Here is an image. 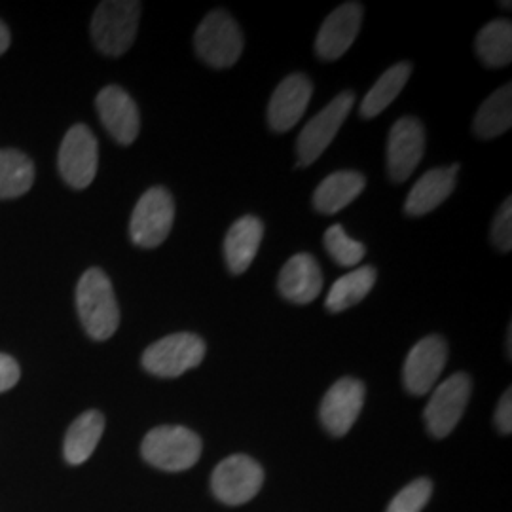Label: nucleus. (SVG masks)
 Listing matches in <instances>:
<instances>
[{"mask_svg":"<svg viewBox=\"0 0 512 512\" xmlns=\"http://www.w3.org/2000/svg\"><path fill=\"white\" fill-rule=\"evenodd\" d=\"M76 308L84 329L97 342L109 340L120 325V308L112 283L99 268H90L80 277L76 287Z\"/></svg>","mask_w":512,"mask_h":512,"instance_id":"f257e3e1","label":"nucleus"},{"mask_svg":"<svg viewBox=\"0 0 512 512\" xmlns=\"http://www.w3.org/2000/svg\"><path fill=\"white\" fill-rule=\"evenodd\" d=\"M141 18V2L107 0L101 2L92 19L93 44L101 54L120 57L133 46Z\"/></svg>","mask_w":512,"mask_h":512,"instance_id":"f03ea898","label":"nucleus"},{"mask_svg":"<svg viewBox=\"0 0 512 512\" xmlns=\"http://www.w3.org/2000/svg\"><path fill=\"white\" fill-rule=\"evenodd\" d=\"M143 458L164 471H186L202 456L200 437L179 425L156 427L143 440Z\"/></svg>","mask_w":512,"mask_h":512,"instance_id":"7ed1b4c3","label":"nucleus"},{"mask_svg":"<svg viewBox=\"0 0 512 512\" xmlns=\"http://www.w3.org/2000/svg\"><path fill=\"white\" fill-rule=\"evenodd\" d=\"M200 59L213 69H230L243 54V33L236 19L224 10L207 14L194 37Z\"/></svg>","mask_w":512,"mask_h":512,"instance_id":"20e7f679","label":"nucleus"},{"mask_svg":"<svg viewBox=\"0 0 512 512\" xmlns=\"http://www.w3.org/2000/svg\"><path fill=\"white\" fill-rule=\"evenodd\" d=\"M175 220V202L173 196L162 188L154 186L147 190L141 200L135 205L131 222H129V236L137 247L154 249L162 245Z\"/></svg>","mask_w":512,"mask_h":512,"instance_id":"39448f33","label":"nucleus"},{"mask_svg":"<svg viewBox=\"0 0 512 512\" xmlns=\"http://www.w3.org/2000/svg\"><path fill=\"white\" fill-rule=\"evenodd\" d=\"M205 342L192 332L169 334L154 342L143 355V366L158 378H177L202 365Z\"/></svg>","mask_w":512,"mask_h":512,"instance_id":"423d86ee","label":"nucleus"},{"mask_svg":"<svg viewBox=\"0 0 512 512\" xmlns=\"http://www.w3.org/2000/svg\"><path fill=\"white\" fill-rule=\"evenodd\" d=\"M353 103H355V93H340L325 109L311 118L296 141L298 167L313 164L329 148L340 128L344 126L349 112L353 109Z\"/></svg>","mask_w":512,"mask_h":512,"instance_id":"0eeeda50","label":"nucleus"},{"mask_svg":"<svg viewBox=\"0 0 512 512\" xmlns=\"http://www.w3.org/2000/svg\"><path fill=\"white\" fill-rule=\"evenodd\" d=\"M99 165V145L92 129L76 124L67 131L61 148L57 167L63 181L74 190H84L93 183Z\"/></svg>","mask_w":512,"mask_h":512,"instance_id":"6e6552de","label":"nucleus"},{"mask_svg":"<svg viewBox=\"0 0 512 512\" xmlns=\"http://www.w3.org/2000/svg\"><path fill=\"white\" fill-rule=\"evenodd\" d=\"M471 391H473V380L465 372L450 376L435 389L423 414L427 429L433 437L444 439L454 431V427L458 425L471 399Z\"/></svg>","mask_w":512,"mask_h":512,"instance_id":"1a4fd4ad","label":"nucleus"},{"mask_svg":"<svg viewBox=\"0 0 512 512\" xmlns=\"http://www.w3.org/2000/svg\"><path fill=\"white\" fill-rule=\"evenodd\" d=\"M425 152V129L414 116H404L393 124L387 139V173L393 183L408 181Z\"/></svg>","mask_w":512,"mask_h":512,"instance_id":"9d476101","label":"nucleus"},{"mask_svg":"<svg viewBox=\"0 0 512 512\" xmlns=\"http://www.w3.org/2000/svg\"><path fill=\"white\" fill-rule=\"evenodd\" d=\"M264 473L249 456L226 458L213 471V492L226 505H243L251 501L262 488Z\"/></svg>","mask_w":512,"mask_h":512,"instance_id":"9b49d317","label":"nucleus"},{"mask_svg":"<svg viewBox=\"0 0 512 512\" xmlns=\"http://www.w3.org/2000/svg\"><path fill=\"white\" fill-rule=\"evenodd\" d=\"M365 404V384L355 378H342L330 387L321 403V423L334 437H344L355 425Z\"/></svg>","mask_w":512,"mask_h":512,"instance_id":"f8f14e48","label":"nucleus"},{"mask_svg":"<svg viewBox=\"0 0 512 512\" xmlns=\"http://www.w3.org/2000/svg\"><path fill=\"white\" fill-rule=\"evenodd\" d=\"M448 348L440 336H427L410 349L404 361V387L412 395H425L437 384L446 366Z\"/></svg>","mask_w":512,"mask_h":512,"instance_id":"ddd939ff","label":"nucleus"},{"mask_svg":"<svg viewBox=\"0 0 512 512\" xmlns=\"http://www.w3.org/2000/svg\"><path fill=\"white\" fill-rule=\"evenodd\" d=\"M363 6L359 2H346L338 6L319 29L315 38V54L323 61H336L353 46L361 31Z\"/></svg>","mask_w":512,"mask_h":512,"instance_id":"4468645a","label":"nucleus"},{"mask_svg":"<svg viewBox=\"0 0 512 512\" xmlns=\"http://www.w3.org/2000/svg\"><path fill=\"white\" fill-rule=\"evenodd\" d=\"M95 107L103 126L118 145L128 147L137 139L141 129V116L135 101L126 90H122L120 86L103 88L95 99Z\"/></svg>","mask_w":512,"mask_h":512,"instance_id":"2eb2a0df","label":"nucleus"},{"mask_svg":"<svg viewBox=\"0 0 512 512\" xmlns=\"http://www.w3.org/2000/svg\"><path fill=\"white\" fill-rule=\"evenodd\" d=\"M313 84L306 74L287 76L277 88L268 105V124L277 133L293 129L310 105Z\"/></svg>","mask_w":512,"mask_h":512,"instance_id":"dca6fc26","label":"nucleus"},{"mask_svg":"<svg viewBox=\"0 0 512 512\" xmlns=\"http://www.w3.org/2000/svg\"><path fill=\"white\" fill-rule=\"evenodd\" d=\"M323 274L317 260L308 253H298L287 260L277 279L279 293L293 304H310L323 291Z\"/></svg>","mask_w":512,"mask_h":512,"instance_id":"f3484780","label":"nucleus"},{"mask_svg":"<svg viewBox=\"0 0 512 512\" xmlns=\"http://www.w3.org/2000/svg\"><path fill=\"white\" fill-rule=\"evenodd\" d=\"M459 164L450 167H437L427 171L414 188L410 190L404 211L410 217H423L435 211L440 203L444 202L456 188Z\"/></svg>","mask_w":512,"mask_h":512,"instance_id":"a211bd4d","label":"nucleus"},{"mask_svg":"<svg viewBox=\"0 0 512 512\" xmlns=\"http://www.w3.org/2000/svg\"><path fill=\"white\" fill-rule=\"evenodd\" d=\"M264 236L262 220L253 215L241 217L232 224L224 239V258L226 266L234 275L243 274L251 268L258 247Z\"/></svg>","mask_w":512,"mask_h":512,"instance_id":"6ab92c4d","label":"nucleus"},{"mask_svg":"<svg viewBox=\"0 0 512 512\" xmlns=\"http://www.w3.org/2000/svg\"><path fill=\"white\" fill-rule=\"evenodd\" d=\"M366 179L359 171H336L317 186L313 207L323 215H334L348 207L363 190Z\"/></svg>","mask_w":512,"mask_h":512,"instance_id":"aec40b11","label":"nucleus"},{"mask_svg":"<svg viewBox=\"0 0 512 512\" xmlns=\"http://www.w3.org/2000/svg\"><path fill=\"white\" fill-rule=\"evenodd\" d=\"M105 431V418L101 412L90 410L73 421L65 437V459L71 465H80L90 458Z\"/></svg>","mask_w":512,"mask_h":512,"instance_id":"412c9836","label":"nucleus"},{"mask_svg":"<svg viewBox=\"0 0 512 512\" xmlns=\"http://www.w3.org/2000/svg\"><path fill=\"white\" fill-rule=\"evenodd\" d=\"M412 71H414V67L408 61L397 63L391 69H387L378 78V82L372 86V90L366 93V97L361 103V109H359L361 116L370 120V118H376L378 114H382L397 99V95L403 92L406 82L412 76Z\"/></svg>","mask_w":512,"mask_h":512,"instance_id":"4be33fe9","label":"nucleus"},{"mask_svg":"<svg viewBox=\"0 0 512 512\" xmlns=\"http://www.w3.org/2000/svg\"><path fill=\"white\" fill-rule=\"evenodd\" d=\"M476 54L486 67L501 69L512 61V23L495 19L486 23L475 42Z\"/></svg>","mask_w":512,"mask_h":512,"instance_id":"5701e85b","label":"nucleus"},{"mask_svg":"<svg viewBox=\"0 0 512 512\" xmlns=\"http://www.w3.org/2000/svg\"><path fill=\"white\" fill-rule=\"evenodd\" d=\"M378 279V272L372 266H361L355 268L348 275L340 277L327 296V310L330 313H340L348 308H353L355 304H359L361 300H365L368 293L372 291L374 283Z\"/></svg>","mask_w":512,"mask_h":512,"instance_id":"b1692460","label":"nucleus"},{"mask_svg":"<svg viewBox=\"0 0 512 512\" xmlns=\"http://www.w3.org/2000/svg\"><path fill=\"white\" fill-rule=\"evenodd\" d=\"M512 88L511 84L495 90L478 109L475 118V133L480 139H495L511 129Z\"/></svg>","mask_w":512,"mask_h":512,"instance_id":"393cba45","label":"nucleus"},{"mask_svg":"<svg viewBox=\"0 0 512 512\" xmlns=\"http://www.w3.org/2000/svg\"><path fill=\"white\" fill-rule=\"evenodd\" d=\"M35 183L33 162L19 150H0V200L19 198Z\"/></svg>","mask_w":512,"mask_h":512,"instance_id":"a878e982","label":"nucleus"},{"mask_svg":"<svg viewBox=\"0 0 512 512\" xmlns=\"http://www.w3.org/2000/svg\"><path fill=\"white\" fill-rule=\"evenodd\" d=\"M325 249L330 258L342 266V268H353L357 266L366 255V247L361 241L349 238L346 230L340 224L330 226L325 232Z\"/></svg>","mask_w":512,"mask_h":512,"instance_id":"bb28decb","label":"nucleus"},{"mask_svg":"<svg viewBox=\"0 0 512 512\" xmlns=\"http://www.w3.org/2000/svg\"><path fill=\"white\" fill-rule=\"evenodd\" d=\"M431 492H433L431 480L427 478L414 480L412 484H408L404 490L395 495L387 512H421V509L427 505Z\"/></svg>","mask_w":512,"mask_h":512,"instance_id":"cd10ccee","label":"nucleus"},{"mask_svg":"<svg viewBox=\"0 0 512 512\" xmlns=\"http://www.w3.org/2000/svg\"><path fill=\"white\" fill-rule=\"evenodd\" d=\"M492 243L501 251L509 253L512 247V200L507 198L501 205L492 224Z\"/></svg>","mask_w":512,"mask_h":512,"instance_id":"c85d7f7f","label":"nucleus"},{"mask_svg":"<svg viewBox=\"0 0 512 512\" xmlns=\"http://www.w3.org/2000/svg\"><path fill=\"white\" fill-rule=\"evenodd\" d=\"M19 382V365L10 357L0 353V393L12 389Z\"/></svg>","mask_w":512,"mask_h":512,"instance_id":"c756f323","label":"nucleus"},{"mask_svg":"<svg viewBox=\"0 0 512 512\" xmlns=\"http://www.w3.org/2000/svg\"><path fill=\"white\" fill-rule=\"evenodd\" d=\"M495 425L499 427V431H501L503 435H509L512 431L511 389L505 391V395L501 397V401L497 404V410H495Z\"/></svg>","mask_w":512,"mask_h":512,"instance_id":"7c9ffc66","label":"nucleus"},{"mask_svg":"<svg viewBox=\"0 0 512 512\" xmlns=\"http://www.w3.org/2000/svg\"><path fill=\"white\" fill-rule=\"evenodd\" d=\"M10 48V31L8 27L0 21V55L4 54Z\"/></svg>","mask_w":512,"mask_h":512,"instance_id":"2f4dec72","label":"nucleus"}]
</instances>
